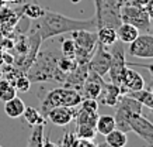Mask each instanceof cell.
<instances>
[{
	"mask_svg": "<svg viewBox=\"0 0 153 147\" xmlns=\"http://www.w3.org/2000/svg\"><path fill=\"white\" fill-rule=\"evenodd\" d=\"M76 30H97L96 17L87 20H77L45 9L41 17L34 19L33 23L30 24V31L38 34L42 41L49 40L52 37H58L60 34L72 33Z\"/></svg>",
	"mask_w": 153,
	"mask_h": 147,
	"instance_id": "1",
	"label": "cell"
},
{
	"mask_svg": "<svg viewBox=\"0 0 153 147\" xmlns=\"http://www.w3.org/2000/svg\"><path fill=\"white\" fill-rule=\"evenodd\" d=\"M62 55L59 52L53 51L52 48L38 51L37 57L27 69L25 75L31 82H44V81H55L63 85L66 74L59 69L58 60Z\"/></svg>",
	"mask_w": 153,
	"mask_h": 147,
	"instance_id": "2",
	"label": "cell"
},
{
	"mask_svg": "<svg viewBox=\"0 0 153 147\" xmlns=\"http://www.w3.org/2000/svg\"><path fill=\"white\" fill-rule=\"evenodd\" d=\"M82 102V95L79 90L68 86H60L48 92L45 99L41 102V115L47 118V113L56 106H77Z\"/></svg>",
	"mask_w": 153,
	"mask_h": 147,
	"instance_id": "3",
	"label": "cell"
},
{
	"mask_svg": "<svg viewBox=\"0 0 153 147\" xmlns=\"http://www.w3.org/2000/svg\"><path fill=\"white\" fill-rule=\"evenodd\" d=\"M115 115H114V120H115V127L122 130V132H131L129 129V120L136 115L142 113V103L138 99L132 98L131 95H122L118 103L115 105Z\"/></svg>",
	"mask_w": 153,
	"mask_h": 147,
	"instance_id": "4",
	"label": "cell"
},
{
	"mask_svg": "<svg viewBox=\"0 0 153 147\" xmlns=\"http://www.w3.org/2000/svg\"><path fill=\"white\" fill-rule=\"evenodd\" d=\"M128 0H101L100 10L96 11V21L97 29L100 27H111L115 29L120 26L121 21V7Z\"/></svg>",
	"mask_w": 153,
	"mask_h": 147,
	"instance_id": "5",
	"label": "cell"
},
{
	"mask_svg": "<svg viewBox=\"0 0 153 147\" xmlns=\"http://www.w3.org/2000/svg\"><path fill=\"white\" fill-rule=\"evenodd\" d=\"M72 40L76 45L74 58L79 62H88L98 43L97 30H76L72 31Z\"/></svg>",
	"mask_w": 153,
	"mask_h": 147,
	"instance_id": "6",
	"label": "cell"
},
{
	"mask_svg": "<svg viewBox=\"0 0 153 147\" xmlns=\"http://www.w3.org/2000/svg\"><path fill=\"white\" fill-rule=\"evenodd\" d=\"M121 21L132 24L139 31L148 33L150 30V17H149L145 6L136 5L134 2H126L121 7Z\"/></svg>",
	"mask_w": 153,
	"mask_h": 147,
	"instance_id": "7",
	"label": "cell"
},
{
	"mask_svg": "<svg viewBox=\"0 0 153 147\" xmlns=\"http://www.w3.org/2000/svg\"><path fill=\"white\" fill-rule=\"evenodd\" d=\"M126 71V61H125V50H124V43H121L117 40L112 44V51H111V64H110V69H108V75H110V82L120 86L124 78V74Z\"/></svg>",
	"mask_w": 153,
	"mask_h": 147,
	"instance_id": "8",
	"label": "cell"
},
{
	"mask_svg": "<svg viewBox=\"0 0 153 147\" xmlns=\"http://www.w3.org/2000/svg\"><path fill=\"white\" fill-rule=\"evenodd\" d=\"M110 64H111V52H108L104 48V45L97 43L91 57L88 60V69L94 71L100 76H104L110 69Z\"/></svg>",
	"mask_w": 153,
	"mask_h": 147,
	"instance_id": "9",
	"label": "cell"
},
{
	"mask_svg": "<svg viewBox=\"0 0 153 147\" xmlns=\"http://www.w3.org/2000/svg\"><path fill=\"white\" fill-rule=\"evenodd\" d=\"M131 132L136 133L149 147H153V122L143 115H136L129 120Z\"/></svg>",
	"mask_w": 153,
	"mask_h": 147,
	"instance_id": "10",
	"label": "cell"
},
{
	"mask_svg": "<svg viewBox=\"0 0 153 147\" xmlns=\"http://www.w3.org/2000/svg\"><path fill=\"white\" fill-rule=\"evenodd\" d=\"M129 55L136 58H153V35L139 34L128 48Z\"/></svg>",
	"mask_w": 153,
	"mask_h": 147,
	"instance_id": "11",
	"label": "cell"
},
{
	"mask_svg": "<svg viewBox=\"0 0 153 147\" xmlns=\"http://www.w3.org/2000/svg\"><path fill=\"white\" fill-rule=\"evenodd\" d=\"M121 93L122 95H128L131 92H138L145 88V79L139 72H136L132 68H126L122 82H121Z\"/></svg>",
	"mask_w": 153,
	"mask_h": 147,
	"instance_id": "12",
	"label": "cell"
},
{
	"mask_svg": "<svg viewBox=\"0 0 153 147\" xmlns=\"http://www.w3.org/2000/svg\"><path fill=\"white\" fill-rule=\"evenodd\" d=\"M76 113H77L76 106L74 108H72V106H56V108L48 112L47 118L55 126H66L76 118Z\"/></svg>",
	"mask_w": 153,
	"mask_h": 147,
	"instance_id": "13",
	"label": "cell"
},
{
	"mask_svg": "<svg viewBox=\"0 0 153 147\" xmlns=\"http://www.w3.org/2000/svg\"><path fill=\"white\" fill-rule=\"evenodd\" d=\"M102 76H100L98 74H96L94 71L88 69V75L84 81L82 90H80V95L82 99L83 98H90V99H97L100 92H101V86H102Z\"/></svg>",
	"mask_w": 153,
	"mask_h": 147,
	"instance_id": "14",
	"label": "cell"
},
{
	"mask_svg": "<svg viewBox=\"0 0 153 147\" xmlns=\"http://www.w3.org/2000/svg\"><path fill=\"white\" fill-rule=\"evenodd\" d=\"M121 88L112 82H102L101 92L97 98V102L105 105V106H115L118 103V100L121 99Z\"/></svg>",
	"mask_w": 153,
	"mask_h": 147,
	"instance_id": "15",
	"label": "cell"
},
{
	"mask_svg": "<svg viewBox=\"0 0 153 147\" xmlns=\"http://www.w3.org/2000/svg\"><path fill=\"white\" fill-rule=\"evenodd\" d=\"M115 31H117V40L124 44H131L140 34L139 30L129 23H121L117 27Z\"/></svg>",
	"mask_w": 153,
	"mask_h": 147,
	"instance_id": "16",
	"label": "cell"
},
{
	"mask_svg": "<svg viewBox=\"0 0 153 147\" xmlns=\"http://www.w3.org/2000/svg\"><path fill=\"white\" fill-rule=\"evenodd\" d=\"M24 109H25V105H24L23 99H20L17 96H14L10 100L4 102V112L9 118L16 119V118L23 116Z\"/></svg>",
	"mask_w": 153,
	"mask_h": 147,
	"instance_id": "17",
	"label": "cell"
},
{
	"mask_svg": "<svg viewBox=\"0 0 153 147\" xmlns=\"http://www.w3.org/2000/svg\"><path fill=\"white\" fill-rule=\"evenodd\" d=\"M126 142H128L126 133L117 127L112 132L108 133V134H105V143L111 147H125Z\"/></svg>",
	"mask_w": 153,
	"mask_h": 147,
	"instance_id": "18",
	"label": "cell"
},
{
	"mask_svg": "<svg viewBox=\"0 0 153 147\" xmlns=\"http://www.w3.org/2000/svg\"><path fill=\"white\" fill-rule=\"evenodd\" d=\"M115 129V120H114V116L111 115H102V116H98L97 122H96V130L97 133L105 136L110 132H112Z\"/></svg>",
	"mask_w": 153,
	"mask_h": 147,
	"instance_id": "19",
	"label": "cell"
},
{
	"mask_svg": "<svg viewBox=\"0 0 153 147\" xmlns=\"http://www.w3.org/2000/svg\"><path fill=\"white\" fill-rule=\"evenodd\" d=\"M97 38L98 43L104 47L112 45L117 41V31L115 29H111V27H100L97 29Z\"/></svg>",
	"mask_w": 153,
	"mask_h": 147,
	"instance_id": "20",
	"label": "cell"
},
{
	"mask_svg": "<svg viewBox=\"0 0 153 147\" xmlns=\"http://www.w3.org/2000/svg\"><path fill=\"white\" fill-rule=\"evenodd\" d=\"M23 116L30 126L45 123V116H42V115L39 113V110L33 108V106H25V109H24V112H23Z\"/></svg>",
	"mask_w": 153,
	"mask_h": 147,
	"instance_id": "21",
	"label": "cell"
},
{
	"mask_svg": "<svg viewBox=\"0 0 153 147\" xmlns=\"http://www.w3.org/2000/svg\"><path fill=\"white\" fill-rule=\"evenodd\" d=\"M17 96V90L14 88V85L7 79H0V100L7 102L11 98Z\"/></svg>",
	"mask_w": 153,
	"mask_h": 147,
	"instance_id": "22",
	"label": "cell"
},
{
	"mask_svg": "<svg viewBox=\"0 0 153 147\" xmlns=\"http://www.w3.org/2000/svg\"><path fill=\"white\" fill-rule=\"evenodd\" d=\"M128 95H131L135 99H138L142 103V106H146L150 110H153V92H150L148 89H142L138 90V92H131Z\"/></svg>",
	"mask_w": 153,
	"mask_h": 147,
	"instance_id": "23",
	"label": "cell"
},
{
	"mask_svg": "<svg viewBox=\"0 0 153 147\" xmlns=\"http://www.w3.org/2000/svg\"><path fill=\"white\" fill-rule=\"evenodd\" d=\"M42 143H44V124H35L33 126V132L27 147H42Z\"/></svg>",
	"mask_w": 153,
	"mask_h": 147,
	"instance_id": "24",
	"label": "cell"
},
{
	"mask_svg": "<svg viewBox=\"0 0 153 147\" xmlns=\"http://www.w3.org/2000/svg\"><path fill=\"white\" fill-rule=\"evenodd\" d=\"M74 119H76L77 123L90 124V126L96 127V122H97V119H98V115H97V112H87V110L80 109V110H77Z\"/></svg>",
	"mask_w": 153,
	"mask_h": 147,
	"instance_id": "25",
	"label": "cell"
},
{
	"mask_svg": "<svg viewBox=\"0 0 153 147\" xmlns=\"http://www.w3.org/2000/svg\"><path fill=\"white\" fill-rule=\"evenodd\" d=\"M76 136L80 139V140H93L97 134V130L94 126H90V124H82L77 123V127H76Z\"/></svg>",
	"mask_w": 153,
	"mask_h": 147,
	"instance_id": "26",
	"label": "cell"
},
{
	"mask_svg": "<svg viewBox=\"0 0 153 147\" xmlns=\"http://www.w3.org/2000/svg\"><path fill=\"white\" fill-rule=\"evenodd\" d=\"M44 11H45V9H42L41 6H38L37 3H27L23 7L24 16H27L28 19H31V20L41 17L44 14Z\"/></svg>",
	"mask_w": 153,
	"mask_h": 147,
	"instance_id": "27",
	"label": "cell"
},
{
	"mask_svg": "<svg viewBox=\"0 0 153 147\" xmlns=\"http://www.w3.org/2000/svg\"><path fill=\"white\" fill-rule=\"evenodd\" d=\"M60 54L65 55V57H70L74 58V54H76V45H74V41L72 38H66L62 41V45H60Z\"/></svg>",
	"mask_w": 153,
	"mask_h": 147,
	"instance_id": "28",
	"label": "cell"
},
{
	"mask_svg": "<svg viewBox=\"0 0 153 147\" xmlns=\"http://www.w3.org/2000/svg\"><path fill=\"white\" fill-rule=\"evenodd\" d=\"M79 140L80 139L76 136L74 132H66L59 147H79Z\"/></svg>",
	"mask_w": 153,
	"mask_h": 147,
	"instance_id": "29",
	"label": "cell"
},
{
	"mask_svg": "<svg viewBox=\"0 0 153 147\" xmlns=\"http://www.w3.org/2000/svg\"><path fill=\"white\" fill-rule=\"evenodd\" d=\"M30 86H31V81L27 78L25 74L20 75L16 81H14V88L17 92H28L30 90Z\"/></svg>",
	"mask_w": 153,
	"mask_h": 147,
	"instance_id": "30",
	"label": "cell"
},
{
	"mask_svg": "<svg viewBox=\"0 0 153 147\" xmlns=\"http://www.w3.org/2000/svg\"><path fill=\"white\" fill-rule=\"evenodd\" d=\"M80 103H82V108H80V109H83V110H87V112H97V110H98V102H97V99L83 98Z\"/></svg>",
	"mask_w": 153,
	"mask_h": 147,
	"instance_id": "31",
	"label": "cell"
},
{
	"mask_svg": "<svg viewBox=\"0 0 153 147\" xmlns=\"http://www.w3.org/2000/svg\"><path fill=\"white\" fill-rule=\"evenodd\" d=\"M126 66H138V68H145L146 71L153 75V64H139V62H126Z\"/></svg>",
	"mask_w": 153,
	"mask_h": 147,
	"instance_id": "32",
	"label": "cell"
},
{
	"mask_svg": "<svg viewBox=\"0 0 153 147\" xmlns=\"http://www.w3.org/2000/svg\"><path fill=\"white\" fill-rule=\"evenodd\" d=\"M1 58H3V62H6L7 65H13V64H14V58L11 57L10 54H7V52L1 54Z\"/></svg>",
	"mask_w": 153,
	"mask_h": 147,
	"instance_id": "33",
	"label": "cell"
},
{
	"mask_svg": "<svg viewBox=\"0 0 153 147\" xmlns=\"http://www.w3.org/2000/svg\"><path fill=\"white\" fill-rule=\"evenodd\" d=\"M42 147H59L56 143L51 142V139L49 137H45L44 136V143H42Z\"/></svg>",
	"mask_w": 153,
	"mask_h": 147,
	"instance_id": "34",
	"label": "cell"
},
{
	"mask_svg": "<svg viewBox=\"0 0 153 147\" xmlns=\"http://www.w3.org/2000/svg\"><path fill=\"white\" fill-rule=\"evenodd\" d=\"M79 147H97V144L91 143V140H79Z\"/></svg>",
	"mask_w": 153,
	"mask_h": 147,
	"instance_id": "35",
	"label": "cell"
},
{
	"mask_svg": "<svg viewBox=\"0 0 153 147\" xmlns=\"http://www.w3.org/2000/svg\"><path fill=\"white\" fill-rule=\"evenodd\" d=\"M145 9H146V11H148L149 17L153 20V0H149V3L145 6Z\"/></svg>",
	"mask_w": 153,
	"mask_h": 147,
	"instance_id": "36",
	"label": "cell"
},
{
	"mask_svg": "<svg viewBox=\"0 0 153 147\" xmlns=\"http://www.w3.org/2000/svg\"><path fill=\"white\" fill-rule=\"evenodd\" d=\"M134 3H136V5H140V6H146L149 3V0H132Z\"/></svg>",
	"mask_w": 153,
	"mask_h": 147,
	"instance_id": "37",
	"label": "cell"
},
{
	"mask_svg": "<svg viewBox=\"0 0 153 147\" xmlns=\"http://www.w3.org/2000/svg\"><path fill=\"white\" fill-rule=\"evenodd\" d=\"M97 147H111V146H108V144H107V143H104V144H98Z\"/></svg>",
	"mask_w": 153,
	"mask_h": 147,
	"instance_id": "38",
	"label": "cell"
},
{
	"mask_svg": "<svg viewBox=\"0 0 153 147\" xmlns=\"http://www.w3.org/2000/svg\"><path fill=\"white\" fill-rule=\"evenodd\" d=\"M70 2H72V3H74V5H76V3H80L82 0H70Z\"/></svg>",
	"mask_w": 153,
	"mask_h": 147,
	"instance_id": "39",
	"label": "cell"
},
{
	"mask_svg": "<svg viewBox=\"0 0 153 147\" xmlns=\"http://www.w3.org/2000/svg\"><path fill=\"white\" fill-rule=\"evenodd\" d=\"M1 54H3V52H0V65L3 64V58H1Z\"/></svg>",
	"mask_w": 153,
	"mask_h": 147,
	"instance_id": "40",
	"label": "cell"
},
{
	"mask_svg": "<svg viewBox=\"0 0 153 147\" xmlns=\"http://www.w3.org/2000/svg\"><path fill=\"white\" fill-rule=\"evenodd\" d=\"M1 78H3V69L0 68V79H1Z\"/></svg>",
	"mask_w": 153,
	"mask_h": 147,
	"instance_id": "41",
	"label": "cell"
},
{
	"mask_svg": "<svg viewBox=\"0 0 153 147\" xmlns=\"http://www.w3.org/2000/svg\"><path fill=\"white\" fill-rule=\"evenodd\" d=\"M1 2H16V0H1Z\"/></svg>",
	"mask_w": 153,
	"mask_h": 147,
	"instance_id": "42",
	"label": "cell"
},
{
	"mask_svg": "<svg viewBox=\"0 0 153 147\" xmlns=\"http://www.w3.org/2000/svg\"><path fill=\"white\" fill-rule=\"evenodd\" d=\"M0 147H1V146H0Z\"/></svg>",
	"mask_w": 153,
	"mask_h": 147,
	"instance_id": "43",
	"label": "cell"
}]
</instances>
